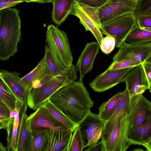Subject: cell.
<instances>
[{"mask_svg":"<svg viewBox=\"0 0 151 151\" xmlns=\"http://www.w3.org/2000/svg\"><path fill=\"white\" fill-rule=\"evenodd\" d=\"M48 100L77 126L94 105L83 81L80 80L72 81L59 88Z\"/></svg>","mask_w":151,"mask_h":151,"instance_id":"obj_1","label":"cell"},{"mask_svg":"<svg viewBox=\"0 0 151 151\" xmlns=\"http://www.w3.org/2000/svg\"><path fill=\"white\" fill-rule=\"evenodd\" d=\"M19 10L7 8L0 11V60H8L18 50L21 40Z\"/></svg>","mask_w":151,"mask_h":151,"instance_id":"obj_2","label":"cell"},{"mask_svg":"<svg viewBox=\"0 0 151 151\" xmlns=\"http://www.w3.org/2000/svg\"><path fill=\"white\" fill-rule=\"evenodd\" d=\"M78 78L76 66L73 65L62 74L54 76L40 87L29 88L27 96L28 106L34 111L45 102L59 88Z\"/></svg>","mask_w":151,"mask_h":151,"instance_id":"obj_3","label":"cell"},{"mask_svg":"<svg viewBox=\"0 0 151 151\" xmlns=\"http://www.w3.org/2000/svg\"><path fill=\"white\" fill-rule=\"evenodd\" d=\"M46 34L45 41L51 53L66 68H70L73 65V57L67 33L50 24Z\"/></svg>","mask_w":151,"mask_h":151,"instance_id":"obj_4","label":"cell"},{"mask_svg":"<svg viewBox=\"0 0 151 151\" xmlns=\"http://www.w3.org/2000/svg\"><path fill=\"white\" fill-rule=\"evenodd\" d=\"M101 24L100 30L102 34L114 37L116 46L119 48L125 42L129 32L137 25L136 18L132 13L122 15Z\"/></svg>","mask_w":151,"mask_h":151,"instance_id":"obj_5","label":"cell"},{"mask_svg":"<svg viewBox=\"0 0 151 151\" xmlns=\"http://www.w3.org/2000/svg\"><path fill=\"white\" fill-rule=\"evenodd\" d=\"M131 110L114 127L106 140L102 141L105 151H126L130 145L128 135Z\"/></svg>","mask_w":151,"mask_h":151,"instance_id":"obj_6","label":"cell"},{"mask_svg":"<svg viewBox=\"0 0 151 151\" xmlns=\"http://www.w3.org/2000/svg\"><path fill=\"white\" fill-rule=\"evenodd\" d=\"M104 123L98 114L91 111L79 123L84 148L99 142L102 136Z\"/></svg>","mask_w":151,"mask_h":151,"instance_id":"obj_7","label":"cell"},{"mask_svg":"<svg viewBox=\"0 0 151 151\" xmlns=\"http://www.w3.org/2000/svg\"><path fill=\"white\" fill-rule=\"evenodd\" d=\"M113 58V61L127 60L140 63L151 57V42L136 44L124 42Z\"/></svg>","mask_w":151,"mask_h":151,"instance_id":"obj_8","label":"cell"},{"mask_svg":"<svg viewBox=\"0 0 151 151\" xmlns=\"http://www.w3.org/2000/svg\"><path fill=\"white\" fill-rule=\"evenodd\" d=\"M137 0H107L98 8L101 23L126 14H134Z\"/></svg>","mask_w":151,"mask_h":151,"instance_id":"obj_9","label":"cell"},{"mask_svg":"<svg viewBox=\"0 0 151 151\" xmlns=\"http://www.w3.org/2000/svg\"><path fill=\"white\" fill-rule=\"evenodd\" d=\"M137 95L131 97L125 89L116 107L109 119L104 123L101 139L104 141L109 135L116 125L129 112Z\"/></svg>","mask_w":151,"mask_h":151,"instance_id":"obj_10","label":"cell"},{"mask_svg":"<svg viewBox=\"0 0 151 151\" xmlns=\"http://www.w3.org/2000/svg\"><path fill=\"white\" fill-rule=\"evenodd\" d=\"M133 67L116 70H107L98 75L89 85L95 92H103L123 82L129 71Z\"/></svg>","mask_w":151,"mask_h":151,"instance_id":"obj_11","label":"cell"},{"mask_svg":"<svg viewBox=\"0 0 151 151\" xmlns=\"http://www.w3.org/2000/svg\"><path fill=\"white\" fill-rule=\"evenodd\" d=\"M27 120L30 130L43 127L55 131L69 130L63 124L55 119L43 105L27 116Z\"/></svg>","mask_w":151,"mask_h":151,"instance_id":"obj_12","label":"cell"},{"mask_svg":"<svg viewBox=\"0 0 151 151\" xmlns=\"http://www.w3.org/2000/svg\"><path fill=\"white\" fill-rule=\"evenodd\" d=\"M141 64L131 69L123 81L126 84V89L131 97L143 93L147 90L151 92Z\"/></svg>","mask_w":151,"mask_h":151,"instance_id":"obj_13","label":"cell"},{"mask_svg":"<svg viewBox=\"0 0 151 151\" xmlns=\"http://www.w3.org/2000/svg\"><path fill=\"white\" fill-rule=\"evenodd\" d=\"M27 102L20 106L16 100L14 116L6 128L7 132L6 149L8 151H17V139L20 127L24 114L26 113Z\"/></svg>","mask_w":151,"mask_h":151,"instance_id":"obj_14","label":"cell"},{"mask_svg":"<svg viewBox=\"0 0 151 151\" xmlns=\"http://www.w3.org/2000/svg\"><path fill=\"white\" fill-rule=\"evenodd\" d=\"M20 73L0 69V77L6 83L16 100L20 106L27 102L28 87L21 80Z\"/></svg>","mask_w":151,"mask_h":151,"instance_id":"obj_15","label":"cell"},{"mask_svg":"<svg viewBox=\"0 0 151 151\" xmlns=\"http://www.w3.org/2000/svg\"><path fill=\"white\" fill-rule=\"evenodd\" d=\"M151 118V102L143 95H138L134 101L130 114L129 128L142 125Z\"/></svg>","mask_w":151,"mask_h":151,"instance_id":"obj_16","label":"cell"},{"mask_svg":"<svg viewBox=\"0 0 151 151\" xmlns=\"http://www.w3.org/2000/svg\"><path fill=\"white\" fill-rule=\"evenodd\" d=\"M99 49L100 45L97 42H88L86 45L75 66L77 70L79 73V80L83 81L85 75L92 69L94 61Z\"/></svg>","mask_w":151,"mask_h":151,"instance_id":"obj_17","label":"cell"},{"mask_svg":"<svg viewBox=\"0 0 151 151\" xmlns=\"http://www.w3.org/2000/svg\"><path fill=\"white\" fill-rule=\"evenodd\" d=\"M73 132L50 130L43 151H68Z\"/></svg>","mask_w":151,"mask_h":151,"instance_id":"obj_18","label":"cell"},{"mask_svg":"<svg viewBox=\"0 0 151 151\" xmlns=\"http://www.w3.org/2000/svg\"><path fill=\"white\" fill-rule=\"evenodd\" d=\"M128 139L130 145H142L151 151V118L135 128H129Z\"/></svg>","mask_w":151,"mask_h":151,"instance_id":"obj_19","label":"cell"},{"mask_svg":"<svg viewBox=\"0 0 151 151\" xmlns=\"http://www.w3.org/2000/svg\"><path fill=\"white\" fill-rule=\"evenodd\" d=\"M70 14L78 17L81 23L85 27L86 31H90L96 38L99 45L103 38L100 29L93 18L81 7L79 1L76 0Z\"/></svg>","mask_w":151,"mask_h":151,"instance_id":"obj_20","label":"cell"},{"mask_svg":"<svg viewBox=\"0 0 151 151\" xmlns=\"http://www.w3.org/2000/svg\"><path fill=\"white\" fill-rule=\"evenodd\" d=\"M50 129L38 128L29 131L25 151H43Z\"/></svg>","mask_w":151,"mask_h":151,"instance_id":"obj_21","label":"cell"},{"mask_svg":"<svg viewBox=\"0 0 151 151\" xmlns=\"http://www.w3.org/2000/svg\"><path fill=\"white\" fill-rule=\"evenodd\" d=\"M77 0H53L52 21L58 26L66 20Z\"/></svg>","mask_w":151,"mask_h":151,"instance_id":"obj_22","label":"cell"},{"mask_svg":"<svg viewBox=\"0 0 151 151\" xmlns=\"http://www.w3.org/2000/svg\"><path fill=\"white\" fill-rule=\"evenodd\" d=\"M124 93V91L119 92L107 101L103 103L99 107L98 115L105 122L112 115Z\"/></svg>","mask_w":151,"mask_h":151,"instance_id":"obj_23","label":"cell"},{"mask_svg":"<svg viewBox=\"0 0 151 151\" xmlns=\"http://www.w3.org/2000/svg\"><path fill=\"white\" fill-rule=\"evenodd\" d=\"M125 41L136 44H144L151 42V28H141L137 25L128 34Z\"/></svg>","mask_w":151,"mask_h":151,"instance_id":"obj_24","label":"cell"},{"mask_svg":"<svg viewBox=\"0 0 151 151\" xmlns=\"http://www.w3.org/2000/svg\"><path fill=\"white\" fill-rule=\"evenodd\" d=\"M46 66L49 68L53 76L62 74L68 68L52 54L46 44L44 56Z\"/></svg>","mask_w":151,"mask_h":151,"instance_id":"obj_25","label":"cell"},{"mask_svg":"<svg viewBox=\"0 0 151 151\" xmlns=\"http://www.w3.org/2000/svg\"><path fill=\"white\" fill-rule=\"evenodd\" d=\"M42 105L46 108L55 119L63 124L68 129L73 132L77 125L65 117L48 100Z\"/></svg>","mask_w":151,"mask_h":151,"instance_id":"obj_26","label":"cell"},{"mask_svg":"<svg viewBox=\"0 0 151 151\" xmlns=\"http://www.w3.org/2000/svg\"><path fill=\"white\" fill-rule=\"evenodd\" d=\"M26 113L24 115L19 129L17 139V151H25V147L30 129L27 120Z\"/></svg>","mask_w":151,"mask_h":151,"instance_id":"obj_27","label":"cell"},{"mask_svg":"<svg viewBox=\"0 0 151 151\" xmlns=\"http://www.w3.org/2000/svg\"><path fill=\"white\" fill-rule=\"evenodd\" d=\"M0 99L9 107L11 112H14L16 100L8 87L0 77Z\"/></svg>","mask_w":151,"mask_h":151,"instance_id":"obj_28","label":"cell"},{"mask_svg":"<svg viewBox=\"0 0 151 151\" xmlns=\"http://www.w3.org/2000/svg\"><path fill=\"white\" fill-rule=\"evenodd\" d=\"M46 66L43 57L34 69L24 77L21 78V81L28 87L33 81L43 71Z\"/></svg>","mask_w":151,"mask_h":151,"instance_id":"obj_29","label":"cell"},{"mask_svg":"<svg viewBox=\"0 0 151 151\" xmlns=\"http://www.w3.org/2000/svg\"><path fill=\"white\" fill-rule=\"evenodd\" d=\"M84 148L81 133L78 125L73 132L68 151H82Z\"/></svg>","mask_w":151,"mask_h":151,"instance_id":"obj_30","label":"cell"},{"mask_svg":"<svg viewBox=\"0 0 151 151\" xmlns=\"http://www.w3.org/2000/svg\"><path fill=\"white\" fill-rule=\"evenodd\" d=\"M53 77L49 68L46 66L43 71L33 81L28 88H38L50 80Z\"/></svg>","mask_w":151,"mask_h":151,"instance_id":"obj_31","label":"cell"},{"mask_svg":"<svg viewBox=\"0 0 151 151\" xmlns=\"http://www.w3.org/2000/svg\"><path fill=\"white\" fill-rule=\"evenodd\" d=\"M133 14L135 18L141 16H151V0H137Z\"/></svg>","mask_w":151,"mask_h":151,"instance_id":"obj_32","label":"cell"},{"mask_svg":"<svg viewBox=\"0 0 151 151\" xmlns=\"http://www.w3.org/2000/svg\"><path fill=\"white\" fill-rule=\"evenodd\" d=\"M11 114L9 107L0 99V129L6 128L12 118Z\"/></svg>","mask_w":151,"mask_h":151,"instance_id":"obj_33","label":"cell"},{"mask_svg":"<svg viewBox=\"0 0 151 151\" xmlns=\"http://www.w3.org/2000/svg\"><path fill=\"white\" fill-rule=\"evenodd\" d=\"M116 45V41L114 37L106 35L101 40L100 48L104 54L108 55L114 49Z\"/></svg>","mask_w":151,"mask_h":151,"instance_id":"obj_34","label":"cell"},{"mask_svg":"<svg viewBox=\"0 0 151 151\" xmlns=\"http://www.w3.org/2000/svg\"><path fill=\"white\" fill-rule=\"evenodd\" d=\"M141 63L129 60H124L117 62L113 61L107 70H116L134 67Z\"/></svg>","mask_w":151,"mask_h":151,"instance_id":"obj_35","label":"cell"},{"mask_svg":"<svg viewBox=\"0 0 151 151\" xmlns=\"http://www.w3.org/2000/svg\"><path fill=\"white\" fill-rule=\"evenodd\" d=\"M136 18L137 25L143 28H151V16H141Z\"/></svg>","mask_w":151,"mask_h":151,"instance_id":"obj_36","label":"cell"},{"mask_svg":"<svg viewBox=\"0 0 151 151\" xmlns=\"http://www.w3.org/2000/svg\"><path fill=\"white\" fill-rule=\"evenodd\" d=\"M25 0H0V11L24 2Z\"/></svg>","mask_w":151,"mask_h":151,"instance_id":"obj_37","label":"cell"},{"mask_svg":"<svg viewBox=\"0 0 151 151\" xmlns=\"http://www.w3.org/2000/svg\"><path fill=\"white\" fill-rule=\"evenodd\" d=\"M78 1L86 5L99 8L103 5L107 0H77Z\"/></svg>","mask_w":151,"mask_h":151,"instance_id":"obj_38","label":"cell"},{"mask_svg":"<svg viewBox=\"0 0 151 151\" xmlns=\"http://www.w3.org/2000/svg\"><path fill=\"white\" fill-rule=\"evenodd\" d=\"M141 64L147 78L149 88L151 89V63L145 62Z\"/></svg>","mask_w":151,"mask_h":151,"instance_id":"obj_39","label":"cell"},{"mask_svg":"<svg viewBox=\"0 0 151 151\" xmlns=\"http://www.w3.org/2000/svg\"><path fill=\"white\" fill-rule=\"evenodd\" d=\"M84 150L85 151H105L103 142L101 140L96 144L90 145Z\"/></svg>","mask_w":151,"mask_h":151,"instance_id":"obj_40","label":"cell"},{"mask_svg":"<svg viewBox=\"0 0 151 151\" xmlns=\"http://www.w3.org/2000/svg\"><path fill=\"white\" fill-rule=\"evenodd\" d=\"M53 0H25L24 2H35L39 3H52Z\"/></svg>","mask_w":151,"mask_h":151,"instance_id":"obj_41","label":"cell"},{"mask_svg":"<svg viewBox=\"0 0 151 151\" xmlns=\"http://www.w3.org/2000/svg\"><path fill=\"white\" fill-rule=\"evenodd\" d=\"M7 150L3 145L2 143L0 142V151H6Z\"/></svg>","mask_w":151,"mask_h":151,"instance_id":"obj_42","label":"cell"},{"mask_svg":"<svg viewBox=\"0 0 151 151\" xmlns=\"http://www.w3.org/2000/svg\"><path fill=\"white\" fill-rule=\"evenodd\" d=\"M132 150L133 151H143V150L141 149V148H137V149H134V150Z\"/></svg>","mask_w":151,"mask_h":151,"instance_id":"obj_43","label":"cell"}]
</instances>
